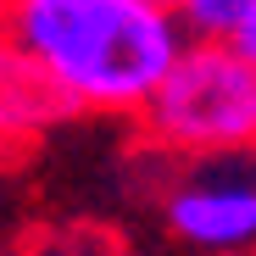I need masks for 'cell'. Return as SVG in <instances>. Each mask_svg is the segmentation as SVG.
Masks as SVG:
<instances>
[{
	"label": "cell",
	"instance_id": "6da1fadb",
	"mask_svg": "<svg viewBox=\"0 0 256 256\" xmlns=\"http://www.w3.org/2000/svg\"><path fill=\"white\" fill-rule=\"evenodd\" d=\"M0 39L34 56L78 112L140 117L190 28L173 0H0Z\"/></svg>",
	"mask_w": 256,
	"mask_h": 256
},
{
	"label": "cell",
	"instance_id": "5b68a950",
	"mask_svg": "<svg viewBox=\"0 0 256 256\" xmlns=\"http://www.w3.org/2000/svg\"><path fill=\"white\" fill-rule=\"evenodd\" d=\"M190 39H234L240 22L256 12V0H173Z\"/></svg>",
	"mask_w": 256,
	"mask_h": 256
},
{
	"label": "cell",
	"instance_id": "277c9868",
	"mask_svg": "<svg viewBox=\"0 0 256 256\" xmlns=\"http://www.w3.org/2000/svg\"><path fill=\"white\" fill-rule=\"evenodd\" d=\"M67 117H78V106L62 95V84L34 56H22L17 45L0 39V150L39 145Z\"/></svg>",
	"mask_w": 256,
	"mask_h": 256
},
{
	"label": "cell",
	"instance_id": "3957f363",
	"mask_svg": "<svg viewBox=\"0 0 256 256\" xmlns=\"http://www.w3.org/2000/svg\"><path fill=\"white\" fill-rule=\"evenodd\" d=\"M162 218L200 256H250L256 250V167L245 156H206L162 200Z\"/></svg>",
	"mask_w": 256,
	"mask_h": 256
},
{
	"label": "cell",
	"instance_id": "7a4b0ae2",
	"mask_svg": "<svg viewBox=\"0 0 256 256\" xmlns=\"http://www.w3.org/2000/svg\"><path fill=\"white\" fill-rule=\"evenodd\" d=\"M140 122L162 150L190 162L256 150V62L234 39H190Z\"/></svg>",
	"mask_w": 256,
	"mask_h": 256
},
{
	"label": "cell",
	"instance_id": "8992f818",
	"mask_svg": "<svg viewBox=\"0 0 256 256\" xmlns=\"http://www.w3.org/2000/svg\"><path fill=\"white\" fill-rule=\"evenodd\" d=\"M234 45H240V50H245V56L256 62V12H250L245 22H240V34H234Z\"/></svg>",
	"mask_w": 256,
	"mask_h": 256
}]
</instances>
